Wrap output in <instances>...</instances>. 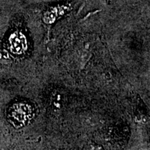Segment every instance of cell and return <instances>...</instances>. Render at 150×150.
I'll use <instances>...</instances> for the list:
<instances>
[{
    "mask_svg": "<svg viewBox=\"0 0 150 150\" xmlns=\"http://www.w3.org/2000/svg\"><path fill=\"white\" fill-rule=\"evenodd\" d=\"M27 40L24 33L20 31L11 33L8 38V47L14 54H23L27 50Z\"/></svg>",
    "mask_w": 150,
    "mask_h": 150,
    "instance_id": "cell-1",
    "label": "cell"
},
{
    "mask_svg": "<svg viewBox=\"0 0 150 150\" xmlns=\"http://www.w3.org/2000/svg\"><path fill=\"white\" fill-rule=\"evenodd\" d=\"M70 8V5H59L51 7L46 11L43 16V21L47 25H51L57 18L65 14Z\"/></svg>",
    "mask_w": 150,
    "mask_h": 150,
    "instance_id": "cell-3",
    "label": "cell"
},
{
    "mask_svg": "<svg viewBox=\"0 0 150 150\" xmlns=\"http://www.w3.org/2000/svg\"><path fill=\"white\" fill-rule=\"evenodd\" d=\"M9 59V55L4 50L0 51V61H8Z\"/></svg>",
    "mask_w": 150,
    "mask_h": 150,
    "instance_id": "cell-4",
    "label": "cell"
},
{
    "mask_svg": "<svg viewBox=\"0 0 150 150\" xmlns=\"http://www.w3.org/2000/svg\"><path fill=\"white\" fill-rule=\"evenodd\" d=\"M31 115V110L30 106L22 103L15 104L11 110V117L17 122H23L29 119Z\"/></svg>",
    "mask_w": 150,
    "mask_h": 150,
    "instance_id": "cell-2",
    "label": "cell"
}]
</instances>
